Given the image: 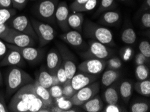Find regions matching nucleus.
I'll use <instances>...</instances> for the list:
<instances>
[{"instance_id":"nucleus-14","label":"nucleus","mask_w":150,"mask_h":112,"mask_svg":"<svg viewBox=\"0 0 150 112\" xmlns=\"http://www.w3.org/2000/svg\"><path fill=\"white\" fill-rule=\"evenodd\" d=\"M5 55L0 61V67H22L24 66V59L18 51L13 49H8Z\"/></svg>"},{"instance_id":"nucleus-15","label":"nucleus","mask_w":150,"mask_h":112,"mask_svg":"<svg viewBox=\"0 0 150 112\" xmlns=\"http://www.w3.org/2000/svg\"><path fill=\"white\" fill-rule=\"evenodd\" d=\"M97 80L96 75H90L79 71L76 73L70 81L71 85L76 91L88 85Z\"/></svg>"},{"instance_id":"nucleus-42","label":"nucleus","mask_w":150,"mask_h":112,"mask_svg":"<svg viewBox=\"0 0 150 112\" xmlns=\"http://www.w3.org/2000/svg\"><path fill=\"white\" fill-rule=\"evenodd\" d=\"M149 58H147L146 56H145L144 54L142 53H138L136 55L135 58V63L136 65H145V63H149Z\"/></svg>"},{"instance_id":"nucleus-4","label":"nucleus","mask_w":150,"mask_h":112,"mask_svg":"<svg viewBox=\"0 0 150 112\" xmlns=\"http://www.w3.org/2000/svg\"><path fill=\"white\" fill-rule=\"evenodd\" d=\"M30 21L40 47L49 44L55 37V31L51 25L33 18Z\"/></svg>"},{"instance_id":"nucleus-13","label":"nucleus","mask_w":150,"mask_h":112,"mask_svg":"<svg viewBox=\"0 0 150 112\" xmlns=\"http://www.w3.org/2000/svg\"><path fill=\"white\" fill-rule=\"evenodd\" d=\"M69 15V9L65 1H61L57 4L54 13V18L59 28L63 31L69 30L68 17Z\"/></svg>"},{"instance_id":"nucleus-37","label":"nucleus","mask_w":150,"mask_h":112,"mask_svg":"<svg viewBox=\"0 0 150 112\" xmlns=\"http://www.w3.org/2000/svg\"><path fill=\"white\" fill-rule=\"evenodd\" d=\"M88 1V0H74L70 5V9L72 11L81 12V10Z\"/></svg>"},{"instance_id":"nucleus-21","label":"nucleus","mask_w":150,"mask_h":112,"mask_svg":"<svg viewBox=\"0 0 150 112\" xmlns=\"http://www.w3.org/2000/svg\"><path fill=\"white\" fill-rule=\"evenodd\" d=\"M83 109L88 112H99L103 109V102L98 95H95L82 105Z\"/></svg>"},{"instance_id":"nucleus-35","label":"nucleus","mask_w":150,"mask_h":112,"mask_svg":"<svg viewBox=\"0 0 150 112\" xmlns=\"http://www.w3.org/2000/svg\"><path fill=\"white\" fill-rule=\"evenodd\" d=\"M50 95L52 98L54 99H57L63 96V87L61 85H52L49 89Z\"/></svg>"},{"instance_id":"nucleus-22","label":"nucleus","mask_w":150,"mask_h":112,"mask_svg":"<svg viewBox=\"0 0 150 112\" xmlns=\"http://www.w3.org/2000/svg\"><path fill=\"white\" fill-rule=\"evenodd\" d=\"M120 73L118 70L108 69L103 73L101 79L102 85L105 87L112 85L120 77Z\"/></svg>"},{"instance_id":"nucleus-44","label":"nucleus","mask_w":150,"mask_h":112,"mask_svg":"<svg viewBox=\"0 0 150 112\" xmlns=\"http://www.w3.org/2000/svg\"><path fill=\"white\" fill-rule=\"evenodd\" d=\"M8 107L6 105L4 95L0 93V112H8Z\"/></svg>"},{"instance_id":"nucleus-1","label":"nucleus","mask_w":150,"mask_h":112,"mask_svg":"<svg viewBox=\"0 0 150 112\" xmlns=\"http://www.w3.org/2000/svg\"><path fill=\"white\" fill-rule=\"evenodd\" d=\"M8 107L9 111L13 112L51 111L49 107L36 95L33 82L18 89L13 95Z\"/></svg>"},{"instance_id":"nucleus-38","label":"nucleus","mask_w":150,"mask_h":112,"mask_svg":"<svg viewBox=\"0 0 150 112\" xmlns=\"http://www.w3.org/2000/svg\"><path fill=\"white\" fill-rule=\"evenodd\" d=\"M139 50L140 53L144 54L147 58H150V44L148 41L144 40L139 44Z\"/></svg>"},{"instance_id":"nucleus-26","label":"nucleus","mask_w":150,"mask_h":112,"mask_svg":"<svg viewBox=\"0 0 150 112\" xmlns=\"http://www.w3.org/2000/svg\"><path fill=\"white\" fill-rule=\"evenodd\" d=\"M135 90L139 94L149 97L150 96V80L149 79L139 81L134 86Z\"/></svg>"},{"instance_id":"nucleus-32","label":"nucleus","mask_w":150,"mask_h":112,"mask_svg":"<svg viewBox=\"0 0 150 112\" xmlns=\"http://www.w3.org/2000/svg\"><path fill=\"white\" fill-rule=\"evenodd\" d=\"M149 110V103L139 101L131 105L130 111L131 112H147Z\"/></svg>"},{"instance_id":"nucleus-27","label":"nucleus","mask_w":150,"mask_h":112,"mask_svg":"<svg viewBox=\"0 0 150 112\" xmlns=\"http://www.w3.org/2000/svg\"><path fill=\"white\" fill-rule=\"evenodd\" d=\"M121 40L127 44H133L137 40V34L133 28L129 27L122 31Z\"/></svg>"},{"instance_id":"nucleus-29","label":"nucleus","mask_w":150,"mask_h":112,"mask_svg":"<svg viewBox=\"0 0 150 112\" xmlns=\"http://www.w3.org/2000/svg\"><path fill=\"white\" fill-rule=\"evenodd\" d=\"M135 73L138 81H143V80L149 79V70L148 67L145 65H137Z\"/></svg>"},{"instance_id":"nucleus-5","label":"nucleus","mask_w":150,"mask_h":112,"mask_svg":"<svg viewBox=\"0 0 150 112\" xmlns=\"http://www.w3.org/2000/svg\"><path fill=\"white\" fill-rule=\"evenodd\" d=\"M1 39L6 43L17 46L19 47L34 46L36 44V40L30 36L10 28Z\"/></svg>"},{"instance_id":"nucleus-31","label":"nucleus","mask_w":150,"mask_h":112,"mask_svg":"<svg viewBox=\"0 0 150 112\" xmlns=\"http://www.w3.org/2000/svg\"><path fill=\"white\" fill-rule=\"evenodd\" d=\"M16 13L15 9L0 8V24H6Z\"/></svg>"},{"instance_id":"nucleus-43","label":"nucleus","mask_w":150,"mask_h":112,"mask_svg":"<svg viewBox=\"0 0 150 112\" xmlns=\"http://www.w3.org/2000/svg\"><path fill=\"white\" fill-rule=\"evenodd\" d=\"M104 112H120L122 111L121 107L117 104H108L103 109Z\"/></svg>"},{"instance_id":"nucleus-46","label":"nucleus","mask_w":150,"mask_h":112,"mask_svg":"<svg viewBox=\"0 0 150 112\" xmlns=\"http://www.w3.org/2000/svg\"><path fill=\"white\" fill-rule=\"evenodd\" d=\"M13 8L12 0H0V8Z\"/></svg>"},{"instance_id":"nucleus-41","label":"nucleus","mask_w":150,"mask_h":112,"mask_svg":"<svg viewBox=\"0 0 150 112\" xmlns=\"http://www.w3.org/2000/svg\"><path fill=\"white\" fill-rule=\"evenodd\" d=\"M28 0H12V7L15 10H23L26 7Z\"/></svg>"},{"instance_id":"nucleus-49","label":"nucleus","mask_w":150,"mask_h":112,"mask_svg":"<svg viewBox=\"0 0 150 112\" xmlns=\"http://www.w3.org/2000/svg\"><path fill=\"white\" fill-rule=\"evenodd\" d=\"M2 84H3V77H2L1 72L0 70V86L2 85Z\"/></svg>"},{"instance_id":"nucleus-25","label":"nucleus","mask_w":150,"mask_h":112,"mask_svg":"<svg viewBox=\"0 0 150 112\" xmlns=\"http://www.w3.org/2000/svg\"><path fill=\"white\" fill-rule=\"evenodd\" d=\"M119 93L122 99L125 103H128L133 93V85L129 81H122L120 85Z\"/></svg>"},{"instance_id":"nucleus-7","label":"nucleus","mask_w":150,"mask_h":112,"mask_svg":"<svg viewBox=\"0 0 150 112\" xmlns=\"http://www.w3.org/2000/svg\"><path fill=\"white\" fill-rule=\"evenodd\" d=\"M10 28L30 36L35 40H37V36L33 28L30 20L26 15H18L8 20L6 23Z\"/></svg>"},{"instance_id":"nucleus-45","label":"nucleus","mask_w":150,"mask_h":112,"mask_svg":"<svg viewBox=\"0 0 150 112\" xmlns=\"http://www.w3.org/2000/svg\"><path fill=\"white\" fill-rule=\"evenodd\" d=\"M8 51V49L6 46V43L0 38V58H3Z\"/></svg>"},{"instance_id":"nucleus-11","label":"nucleus","mask_w":150,"mask_h":112,"mask_svg":"<svg viewBox=\"0 0 150 112\" xmlns=\"http://www.w3.org/2000/svg\"><path fill=\"white\" fill-rule=\"evenodd\" d=\"M58 47L62 58V65L66 72L67 79L69 81H71L77 71V67L74 60V57H72L71 52L64 46L59 44Z\"/></svg>"},{"instance_id":"nucleus-24","label":"nucleus","mask_w":150,"mask_h":112,"mask_svg":"<svg viewBox=\"0 0 150 112\" xmlns=\"http://www.w3.org/2000/svg\"><path fill=\"white\" fill-rule=\"evenodd\" d=\"M36 81L40 85L48 89L53 85L52 75L45 68H41L40 70L38 76L36 77Z\"/></svg>"},{"instance_id":"nucleus-28","label":"nucleus","mask_w":150,"mask_h":112,"mask_svg":"<svg viewBox=\"0 0 150 112\" xmlns=\"http://www.w3.org/2000/svg\"><path fill=\"white\" fill-rule=\"evenodd\" d=\"M54 105L59 107L64 112H66L68 109L74 107V104H73L71 99H68L63 96L54 99Z\"/></svg>"},{"instance_id":"nucleus-16","label":"nucleus","mask_w":150,"mask_h":112,"mask_svg":"<svg viewBox=\"0 0 150 112\" xmlns=\"http://www.w3.org/2000/svg\"><path fill=\"white\" fill-rule=\"evenodd\" d=\"M62 63V58L59 53L54 49L49 52L47 56V67L51 74L56 73L57 70Z\"/></svg>"},{"instance_id":"nucleus-17","label":"nucleus","mask_w":150,"mask_h":112,"mask_svg":"<svg viewBox=\"0 0 150 112\" xmlns=\"http://www.w3.org/2000/svg\"><path fill=\"white\" fill-rule=\"evenodd\" d=\"M33 85L36 95L45 103V104L46 105L47 107L51 108V107H52L54 105V101L51 95H50L48 89L41 86L36 81L33 82Z\"/></svg>"},{"instance_id":"nucleus-23","label":"nucleus","mask_w":150,"mask_h":112,"mask_svg":"<svg viewBox=\"0 0 150 112\" xmlns=\"http://www.w3.org/2000/svg\"><path fill=\"white\" fill-rule=\"evenodd\" d=\"M119 93L115 86L108 87L104 91L103 97L107 104H117L119 99Z\"/></svg>"},{"instance_id":"nucleus-2","label":"nucleus","mask_w":150,"mask_h":112,"mask_svg":"<svg viewBox=\"0 0 150 112\" xmlns=\"http://www.w3.org/2000/svg\"><path fill=\"white\" fill-rule=\"evenodd\" d=\"M33 82V79L28 73L18 67H12L6 73L5 83L6 93L12 95L20 88Z\"/></svg>"},{"instance_id":"nucleus-47","label":"nucleus","mask_w":150,"mask_h":112,"mask_svg":"<svg viewBox=\"0 0 150 112\" xmlns=\"http://www.w3.org/2000/svg\"><path fill=\"white\" fill-rule=\"evenodd\" d=\"M52 75V81H53V85H61L59 81L57 78V76L56 73H53V74H51Z\"/></svg>"},{"instance_id":"nucleus-34","label":"nucleus","mask_w":150,"mask_h":112,"mask_svg":"<svg viewBox=\"0 0 150 112\" xmlns=\"http://www.w3.org/2000/svg\"><path fill=\"white\" fill-rule=\"evenodd\" d=\"M63 97L71 99L76 93V91L73 87L70 81H68L66 83L63 85Z\"/></svg>"},{"instance_id":"nucleus-33","label":"nucleus","mask_w":150,"mask_h":112,"mask_svg":"<svg viewBox=\"0 0 150 112\" xmlns=\"http://www.w3.org/2000/svg\"><path fill=\"white\" fill-rule=\"evenodd\" d=\"M106 67H107L108 69L119 70L122 67L121 60L119 57H112L109 58L107 62L106 61Z\"/></svg>"},{"instance_id":"nucleus-39","label":"nucleus","mask_w":150,"mask_h":112,"mask_svg":"<svg viewBox=\"0 0 150 112\" xmlns=\"http://www.w3.org/2000/svg\"><path fill=\"white\" fill-rule=\"evenodd\" d=\"M141 22L144 28H150V12L149 11H145L143 13L141 18Z\"/></svg>"},{"instance_id":"nucleus-40","label":"nucleus","mask_w":150,"mask_h":112,"mask_svg":"<svg viewBox=\"0 0 150 112\" xmlns=\"http://www.w3.org/2000/svg\"><path fill=\"white\" fill-rule=\"evenodd\" d=\"M133 50L130 47H125L123 48L120 51V55H121L122 58L125 61H129L131 59L133 55Z\"/></svg>"},{"instance_id":"nucleus-3","label":"nucleus","mask_w":150,"mask_h":112,"mask_svg":"<svg viewBox=\"0 0 150 112\" xmlns=\"http://www.w3.org/2000/svg\"><path fill=\"white\" fill-rule=\"evenodd\" d=\"M83 32L87 37L98 41L105 45L113 44L112 34L110 30L97 25L90 20L84 24Z\"/></svg>"},{"instance_id":"nucleus-48","label":"nucleus","mask_w":150,"mask_h":112,"mask_svg":"<svg viewBox=\"0 0 150 112\" xmlns=\"http://www.w3.org/2000/svg\"><path fill=\"white\" fill-rule=\"evenodd\" d=\"M142 8L145 11H149L150 9V0H145L144 4L142 6Z\"/></svg>"},{"instance_id":"nucleus-36","label":"nucleus","mask_w":150,"mask_h":112,"mask_svg":"<svg viewBox=\"0 0 150 112\" xmlns=\"http://www.w3.org/2000/svg\"><path fill=\"white\" fill-rule=\"evenodd\" d=\"M56 75H57V78L59 79V81L61 85H63L66 83L67 82L69 81L67 79L66 72H65L64 67H63L62 63H61L60 67L58 68V69L57 70Z\"/></svg>"},{"instance_id":"nucleus-50","label":"nucleus","mask_w":150,"mask_h":112,"mask_svg":"<svg viewBox=\"0 0 150 112\" xmlns=\"http://www.w3.org/2000/svg\"><path fill=\"white\" fill-rule=\"evenodd\" d=\"M119 1H122V2H125V1H128V0H119Z\"/></svg>"},{"instance_id":"nucleus-19","label":"nucleus","mask_w":150,"mask_h":112,"mask_svg":"<svg viewBox=\"0 0 150 112\" xmlns=\"http://www.w3.org/2000/svg\"><path fill=\"white\" fill-rule=\"evenodd\" d=\"M61 39L73 46H80L83 44V39L80 32L76 30L69 31L61 36Z\"/></svg>"},{"instance_id":"nucleus-9","label":"nucleus","mask_w":150,"mask_h":112,"mask_svg":"<svg viewBox=\"0 0 150 112\" xmlns=\"http://www.w3.org/2000/svg\"><path fill=\"white\" fill-rule=\"evenodd\" d=\"M110 54L111 51L105 44L98 41L92 40L89 42V49L88 51L84 52L81 56L86 59L94 58L105 60L110 56Z\"/></svg>"},{"instance_id":"nucleus-20","label":"nucleus","mask_w":150,"mask_h":112,"mask_svg":"<svg viewBox=\"0 0 150 112\" xmlns=\"http://www.w3.org/2000/svg\"><path fill=\"white\" fill-rule=\"evenodd\" d=\"M84 18L81 12H76L73 11L69 13L68 17V25L69 28H71L74 30L80 32L82 30V26L83 24Z\"/></svg>"},{"instance_id":"nucleus-18","label":"nucleus","mask_w":150,"mask_h":112,"mask_svg":"<svg viewBox=\"0 0 150 112\" xmlns=\"http://www.w3.org/2000/svg\"><path fill=\"white\" fill-rule=\"evenodd\" d=\"M120 14L119 11L108 10L101 13L99 18V22L106 26H115L119 22Z\"/></svg>"},{"instance_id":"nucleus-10","label":"nucleus","mask_w":150,"mask_h":112,"mask_svg":"<svg viewBox=\"0 0 150 112\" xmlns=\"http://www.w3.org/2000/svg\"><path fill=\"white\" fill-rule=\"evenodd\" d=\"M57 0H42L36 8V13L41 19L52 22L54 18Z\"/></svg>"},{"instance_id":"nucleus-6","label":"nucleus","mask_w":150,"mask_h":112,"mask_svg":"<svg viewBox=\"0 0 150 112\" xmlns=\"http://www.w3.org/2000/svg\"><path fill=\"white\" fill-rule=\"evenodd\" d=\"M100 89V82L96 81L77 91L74 95L71 98L74 106H81L84 103L98 95Z\"/></svg>"},{"instance_id":"nucleus-8","label":"nucleus","mask_w":150,"mask_h":112,"mask_svg":"<svg viewBox=\"0 0 150 112\" xmlns=\"http://www.w3.org/2000/svg\"><path fill=\"white\" fill-rule=\"evenodd\" d=\"M6 46L8 49H13L19 52L24 61L33 65H35L41 61L44 55V51L42 49H36L34 46L19 47L8 43H6Z\"/></svg>"},{"instance_id":"nucleus-30","label":"nucleus","mask_w":150,"mask_h":112,"mask_svg":"<svg viewBox=\"0 0 150 112\" xmlns=\"http://www.w3.org/2000/svg\"><path fill=\"white\" fill-rule=\"evenodd\" d=\"M115 0H101L100 6L95 14L99 15L104 11L112 10L113 8H115Z\"/></svg>"},{"instance_id":"nucleus-12","label":"nucleus","mask_w":150,"mask_h":112,"mask_svg":"<svg viewBox=\"0 0 150 112\" xmlns=\"http://www.w3.org/2000/svg\"><path fill=\"white\" fill-rule=\"evenodd\" d=\"M106 67V61L102 59H86L78 66L79 71L90 75H98Z\"/></svg>"}]
</instances>
